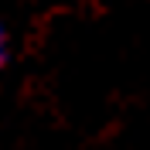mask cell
Returning <instances> with one entry per match:
<instances>
[{"label":"cell","mask_w":150,"mask_h":150,"mask_svg":"<svg viewBox=\"0 0 150 150\" xmlns=\"http://www.w3.org/2000/svg\"><path fill=\"white\" fill-rule=\"evenodd\" d=\"M4 55H7V38H4V31H0V62H4Z\"/></svg>","instance_id":"1"}]
</instances>
